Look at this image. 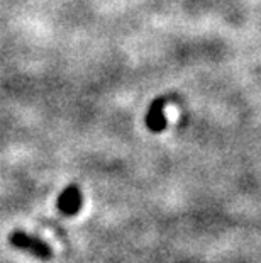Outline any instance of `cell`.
Returning a JSON list of instances; mask_svg holds the SVG:
<instances>
[{"mask_svg":"<svg viewBox=\"0 0 261 263\" xmlns=\"http://www.w3.org/2000/svg\"><path fill=\"white\" fill-rule=\"evenodd\" d=\"M10 243L12 246L19 250L29 251L31 255H34L36 258L39 260H51L53 258V250L46 241L32 236V234H27L24 231H15L10 234Z\"/></svg>","mask_w":261,"mask_h":263,"instance_id":"1","label":"cell"},{"mask_svg":"<svg viewBox=\"0 0 261 263\" xmlns=\"http://www.w3.org/2000/svg\"><path fill=\"white\" fill-rule=\"evenodd\" d=\"M82 202H83V199H82V192L78 185L71 183V185H68L59 194L58 209L61 214H65V216H75L76 212L82 209Z\"/></svg>","mask_w":261,"mask_h":263,"instance_id":"2","label":"cell"},{"mask_svg":"<svg viewBox=\"0 0 261 263\" xmlns=\"http://www.w3.org/2000/svg\"><path fill=\"white\" fill-rule=\"evenodd\" d=\"M165 105H166L165 97L154 99L151 102V105H149V109L146 112V126H148L149 131H153V133L165 131V127H166Z\"/></svg>","mask_w":261,"mask_h":263,"instance_id":"3","label":"cell"}]
</instances>
